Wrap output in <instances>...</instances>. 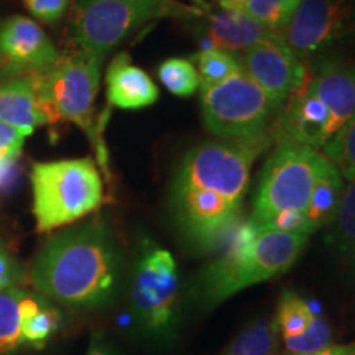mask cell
Masks as SVG:
<instances>
[{
    "instance_id": "obj_1",
    "label": "cell",
    "mask_w": 355,
    "mask_h": 355,
    "mask_svg": "<svg viewBox=\"0 0 355 355\" xmlns=\"http://www.w3.org/2000/svg\"><path fill=\"white\" fill-rule=\"evenodd\" d=\"M268 133L248 140H211L193 146L170 191L175 220L186 239L207 252L237 229L250 170L268 146Z\"/></svg>"
},
{
    "instance_id": "obj_2",
    "label": "cell",
    "mask_w": 355,
    "mask_h": 355,
    "mask_svg": "<svg viewBox=\"0 0 355 355\" xmlns=\"http://www.w3.org/2000/svg\"><path fill=\"white\" fill-rule=\"evenodd\" d=\"M117 278V248L102 219L53 235L35 255L30 268V283L37 291L74 308L107 303Z\"/></svg>"
},
{
    "instance_id": "obj_3",
    "label": "cell",
    "mask_w": 355,
    "mask_h": 355,
    "mask_svg": "<svg viewBox=\"0 0 355 355\" xmlns=\"http://www.w3.org/2000/svg\"><path fill=\"white\" fill-rule=\"evenodd\" d=\"M308 237L261 230L247 222L235 232L227 250L199 275V301L212 308L248 286L279 277L298 260Z\"/></svg>"
},
{
    "instance_id": "obj_4",
    "label": "cell",
    "mask_w": 355,
    "mask_h": 355,
    "mask_svg": "<svg viewBox=\"0 0 355 355\" xmlns=\"http://www.w3.org/2000/svg\"><path fill=\"white\" fill-rule=\"evenodd\" d=\"M30 180L38 232L73 224L104 204V181L92 158L35 163Z\"/></svg>"
},
{
    "instance_id": "obj_5",
    "label": "cell",
    "mask_w": 355,
    "mask_h": 355,
    "mask_svg": "<svg viewBox=\"0 0 355 355\" xmlns=\"http://www.w3.org/2000/svg\"><path fill=\"white\" fill-rule=\"evenodd\" d=\"M104 56L79 50L73 56L61 58L46 73L37 74L40 96L50 115V122H73L87 133L105 165L102 125L94 122V102L101 84V68ZM105 168V166H104Z\"/></svg>"
},
{
    "instance_id": "obj_6",
    "label": "cell",
    "mask_w": 355,
    "mask_h": 355,
    "mask_svg": "<svg viewBox=\"0 0 355 355\" xmlns=\"http://www.w3.org/2000/svg\"><path fill=\"white\" fill-rule=\"evenodd\" d=\"M327 157L308 145L278 144L260 175L250 224L263 229L275 216L308 207Z\"/></svg>"
},
{
    "instance_id": "obj_7",
    "label": "cell",
    "mask_w": 355,
    "mask_h": 355,
    "mask_svg": "<svg viewBox=\"0 0 355 355\" xmlns=\"http://www.w3.org/2000/svg\"><path fill=\"white\" fill-rule=\"evenodd\" d=\"M178 10L176 0H74L69 32L83 51L105 56L140 26Z\"/></svg>"
},
{
    "instance_id": "obj_8",
    "label": "cell",
    "mask_w": 355,
    "mask_h": 355,
    "mask_svg": "<svg viewBox=\"0 0 355 355\" xmlns=\"http://www.w3.org/2000/svg\"><path fill=\"white\" fill-rule=\"evenodd\" d=\"M202 122L222 140H248L266 133L282 105L239 71L227 81L201 91Z\"/></svg>"
},
{
    "instance_id": "obj_9",
    "label": "cell",
    "mask_w": 355,
    "mask_h": 355,
    "mask_svg": "<svg viewBox=\"0 0 355 355\" xmlns=\"http://www.w3.org/2000/svg\"><path fill=\"white\" fill-rule=\"evenodd\" d=\"M178 290L176 261L165 248L146 243L137 263L132 304L141 326L153 334H165L175 326Z\"/></svg>"
},
{
    "instance_id": "obj_10",
    "label": "cell",
    "mask_w": 355,
    "mask_h": 355,
    "mask_svg": "<svg viewBox=\"0 0 355 355\" xmlns=\"http://www.w3.org/2000/svg\"><path fill=\"white\" fill-rule=\"evenodd\" d=\"M352 13V0H301L282 35L303 63L344 37Z\"/></svg>"
},
{
    "instance_id": "obj_11",
    "label": "cell",
    "mask_w": 355,
    "mask_h": 355,
    "mask_svg": "<svg viewBox=\"0 0 355 355\" xmlns=\"http://www.w3.org/2000/svg\"><path fill=\"white\" fill-rule=\"evenodd\" d=\"M60 60L55 43L35 20L13 15L0 24V81L46 73Z\"/></svg>"
},
{
    "instance_id": "obj_12",
    "label": "cell",
    "mask_w": 355,
    "mask_h": 355,
    "mask_svg": "<svg viewBox=\"0 0 355 355\" xmlns=\"http://www.w3.org/2000/svg\"><path fill=\"white\" fill-rule=\"evenodd\" d=\"M242 69L270 99L283 105L306 83L304 64L288 46L282 33L248 48Z\"/></svg>"
},
{
    "instance_id": "obj_13",
    "label": "cell",
    "mask_w": 355,
    "mask_h": 355,
    "mask_svg": "<svg viewBox=\"0 0 355 355\" xmlns=\"http://www.w3.org/2000/svg\"><path fill=\"white\" fill-rule=\"evenodd\" d=\"M0 122L32 135L37 127L51 125L40 96L37 74L0 83Z\"/></svg>"
},
{
    "instance_id": "obj_14",
    "label": "cell",
    "mask_w": 355,
    "mask_h": 355,
    "mask_svg": "<svg viewBox=\"0 0 355 355\" xmlns=\"http://www.w3.org/2000/svg\"><path fill=\"white\" fill-rule=\"evenodd\" d=\"M107 101L110 105L125 110L144 109L158 101V87L144 69L132 63L127 53H119L110 61L107 74Z\"/></svg>"
},
{
    "instance_id": "obj_15",
    "label": "cell",
    "mask_w": 355,
    "mask_h": 355,
    "mask_svg": "<svg viewBox=\"0 0 355 355\" xmlns=\"http://www.w3.org/2000/svg\"><path fill=\"white\" fill-rule=\"evenodd\" d=\"M304 84L329 114L332 140L355 115V64L329 68Z\"/></svg>"
},
{
    "instance_id": "obj_16",
    "label": "cell",
    "mask_w": 355,
    "mask_h": 355,
    "mask_svg": "<svg viewBox=\"0 0 355 355\" xmlns=\"http://www.w3.org/2000/svg\"><path fill=\"white\" fill-rule=\"evenodd\" d=\"M44 301L46 300L43 296L26 291L21 286L0 291V355L26 347L24 326Z\"/></svg>"
},
{
    "instance_id": "obj_17",
    "label": "cell",
    "mask_w": 355,
    "mask_h": 355,
    "mask_svg": "<svg viewBox=\"0 0 355 355\" xmlns=\"http://www.w3.org/2000/svg\"><path fill=\"white\" fill-rule=\"evenodd\" d=\"M207 40L219 50H243L277 37L278 32L248 17L247 13L220 12L207 21Z\"/></svg>"
},
{
    "instance_id": "obj_18",
    "label": "cell",
    "mask_w": 355,
    "mask_h": 355,
    "mask_svg": "<svg viewBox=\"0 0 355 355\" xmlns=\"http://www.w3.org/2000/svg\"><path fill=\"white\" fill-rule=\"evenodd\" d=\"M343 191L344 178L334 163L327 158V163L314 183L308 207L304 211L311 234L331 224L337 206H339L340 196H343Z\"/></svg>"
},
{
    "instance_id": "obj_19",
    "label": "cell",
    "mask_w": 355,
    "mask_h": 355,
    "mask_svg": "<svg viewBox=\"0 0 355 355\" xmlns=\"http://www.w3.org/2000/svg\"><path fill=\"white\" fill-rule=\"evenodd\" d=\"M327 242L344 255L355 260V178L347 180L334 217L329 224Z\"/></svg>"
},
{
    "instance_id": "obj_20",
    "label": "cell",
    "mask_w": 355,
    "mask_h": 355,
    "mask_svg": "<svg viewBox=\"0 0 355 355\" xmlns=\"http://www.w3.org/2000/svg\"><path fill=\"white\" fill-rule=\"evenodd\" d=\"M278 332L275 318L259 319L235 337L225 355H275Z\"/></svg>"
},
{
    "instance_id": "obj_21",
    "label": "cell",
    "mask_w": 355,
    "mask_h": 355,
    "mask_svg": "<svg viewBox=\"0 0 355 355\" xmlns=\"http://www.w3.org/2000/svg\"><path fill=\"white\" fill-rule=\"evenodd\" d=\"M314 318H316V314L311 311L303 298H300L296 293L291 291L283 293L282 300H279L277 318H275L278 331L283 336V340L303 336L311 327Z\"/></svg>"
},
{
    "instance_id": "obj_22",
    "label": "cell",
    "mask_w": 355,
    "mask_h": 355,
    "mask_svg": "<svg viewBox=\"0 0 355 355\" xmlns=\"http://www.w3.org/2000/svg\"><path fill=\"white\" fill-rule=\"evenodd\" d=\"M239 71H242V64L239 63L237 58L227 51L219 50V48L204 50L198 55V74L201 91L227 81Z\"/></svg>"
},
{
    "instance_id": "obj_23",
    "label": "cell",
    "mask_w": 355,
    "mask_h": 355,
    "mask_svg": "<svg viewBox=\"0 0 355 355\" xmlns=\"http://www.w3.org/2000/svg\"><path fill=\"white\" fill-rule=\"evenodd\" d=\"M158 78L171 94L178 97L193 96L199 89V74L193 63L183 58H170L158 68Z\"/></svg>"
},
{
    "instance_id": "obj_24",
    "label": "cell",
    "mask_w": 355,
    "mask_h": 355,
    "mask_svg": "<svg viewBox=\"0 0 355 355\" xmlns=\"http://www.w3.org/2000/svg\"><path fill=\"white\" fill-rule=\"evenodd\" d=\"M301 0H248L245 13L273 32L282 33L295 15Z\"/></svg>"
},
{
    "instance_id": "obj_25",
    "label": "cell",
    "mask_w": 355,
    "mask_h": 355,
    "mask_svg": "<svg viewBox=\"0 0 355 355\" xmlns=\"http://www.w3.org/2000/svg\"><path fill=\"white\" fill-rule=\"evenodd\" d=\"M345 180L355 178V115L345 123L343 130L322 148Z\"/></svg>"
},
{
    "instance_id": "obj_26",
    "label": "cell",
    "mask_w": 355,
    "mask_h": 355,
    "mask_svg": "<svg viewBox=\"0 0 355 355\" xmlns=\"http://www.w3.org/2000/svg\"><path fill=\"white\" fill-rule=\"evenodd\" d=\"M60 311L48 303V301H44L42 308L35 311L32 316L26 319L24 326L26 347L42 349L56 334V331L60 329Z\"/></svg>"
},
{
    "instance_id": "obj_27",
    "label": "cell",
    "mask_w": 355,
    "mask_h": 355,
    "mask_svg": "<svg viewBox=\"0 0 355 355\" xmlns=\"http://www.w3.org/2000/svg\"><path fill=\"white\" fill-rule=\"evenodd\" d=\"M286 349L293 354L318 352L331 345V327L322 318L316 316L303 336L285 339Z\"/></svg>"
},
{
    "instance_id": "obj_28",
    "label": "cell",
    "mask_w": 355,
    "mask_h": 355,
    "mask_svg": "<svg viewBox=\"0 0 355 355\" xmlns=\"http://www.w3.org/2000/svg\"><path fill=\"white\" fill-rule=\"evenodd\" d=\"M74 0H24V6L35 19L46 25H58Z\"/></svg>"
},
{
    "instance_id": "obj_29",
    "label": "cell",
    "mask_w": 355,
    "mask_h": 355,
    "mask_svg": "<svg viewBox=\"0 0 355 355\" xmlns=\"http://www.w3.org/2000/svg\"><path fill=\"white\" fill-rule=\"evenodd\" d=\"M26 137L19 128L0 122V158H20Z\"/></svg>"
},
{
    "instance_id": "obj_30",
    "label": "cell",
    "mask_w": 355,
    "mask_h": 355,
    "mask_svg": "<svg viewBox=\"0 0 355 355\" xmlns=\"http://www.w3.org/2000/svg\"><path fill=\"white\" fill-rule=\"evenodd\" d=\"M21 283H24V270L10 252L0 243V291L21 286Z\"/></svg>"
},
{
    "instance_id": "obj_31",
    "label": "cell",
    "mask_w": 355,
    "mask_h": 355,
    "mask_svg": "<svg viewBox=\"0 0 355 355\" xmlns=\"http://www.w3.org/2000/svg\"><path fill=\"white\" fill-rule=\"evenodd\" d=\"M19 178V158H0V194L7 193Z\"/></svg>"
},
{
    "instance_id": "obj_32",
    "label": "cell",
    "mask_w": 355,
    "mask_h": 355,
    "mask_svg": "<svg viewBox=\"0 0 355 355\" xmlns=\"http://www.w3.org/2000/svg\"><path fill=\"white\" fill-rule=\"evenodd\" d=\"M86 355H117L114 352V349L105 343L104 339L99 334H96L91 339V344H89V349Z\"/></svg>"
},
{
    "instance_id": "obj_33",
    "label": "cell",
    "mask_w": 355,
    "mask_h": 355,
    "mask_svg": "<svg viewBox=\"0 0 355 355\" xmlns=\"http://www.w3.org/2000/svg\"><path fill=\"white\" fill-rule=\"evenodd\" d=\"M355 344L350 345H329V347L318 350V352L311 354H295V355H354Z\"/></svg>"
},
{
    "instance_id": "obj_34",
    "label": "cell",
    "mask_w": 355,
    "mask_h": 355,
    "mask_svg": "<svg viewBox=\"0 0 355 355\" xmlns=\"http://www.w3.org/2000/svg\"><path fill=\"white\" fill-rule=\"evenodd\" d=\"M220 8L224 12H235V13H245L248 0H217Z\"/></svg>"
},
{
    "instance_id": "obj_35",
    "label": "cell",
    "mask_w": 355,
    "mask_h": 355,
    "mask_svg": "<svg viewBox=\"0 0 355 355\" xmlns=\"http://www.w3.org/2000/svg\"><path fill=\"white\" fill-rule=\"evenodd\" d=\"M354 355H355V354H354Z\"/></svg>"
}]
</instances>
